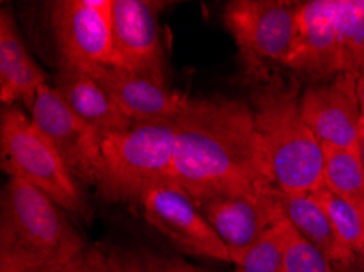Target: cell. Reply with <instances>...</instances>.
I'll use <instances>...</instances> for the list:
<instances>
[{"instance_id":"1","label":"cell","mask_w":364,"mask_h":272,"mask_svg":"<svg viewBox=\"0 0 364 272\" xmlns=\"http://www.w3.org/2000/svg\"><path fill=\"white\" fill-rule=\"evenodd\" d=\"M173 180L196 204L272 190L250 104L225 97L190 98L175 119Z\"/></svg>"},{"instance_id":"2","label":"cell","mask_w":364,"mask_h":272,"mask_svg":"<svg viewBox=\"0 0 364 272\" xmlns=\"http://www.w3.org/2000/svg\"><path fill=\"white\" fill-rule=\"evenodd\" d=\"M301 83L277 70L253 87L250 102L273 187L314 192L323 183V147L301 111Z\"/></svg>"},{"instance_id":"3","label":"cell","mask_w":364,"mask_h":272,"mask_svg":"<svg viewBox=\"0 0 364 272\" xmlns=\"http://www.w3.org/2000/svg\"><path fill=\"white\" fill-rule=\"evenodd\" d=\"M85 246L51 197L23 180L9 178L2 192L0 272H44Z\"/></svg>"},{"instance_id":"4","label":"cell","mask_w":364,"mask_h":272,"mask_svg":"<svg viewBox=\"0 0 364 272\" xmlns=\"http://www.w3.org/2000/svg\"><path fill=\"white\" fill-rule=\"evenodd\" d=\"M364 67V0L299 4L296 40L284 69L318 83Z\"/></svg>"},{"instance_id":"5","label":"cell","mask_w":364,"mask_h":272,"mask_svg":"<svg viewBox=\"0 0 364 272\" xmlns=\"http://www.w3.org/2000/svg\"><path fill=\"white\" fill-rule=\"evenodd\" d=\"M97 190L107 202L141 207L154 187L173 180L175 121L134 123L100 137Z\"/></svg>"},{"instance_id":"6","label":"cell","mask_w":364,"mask_h":272,"mask_svg":"<svg viewBox=\"0 0 364 272\" xmlns=\"http://www.w3.org/2000/svg\"><path fill=\"white\" fill-rule=\"evenodd\" d=\"M0 147L2 168L10 178L38 187L60 209L77 217L87 219L90 215L84 192L58 150L15 104L2 108Z\"/></svg>"},{"instance_id":"7","label":"cell","mask_w":364,"mask_h":272,"mask_svg":"<svg viewBox=\"0 0 364 272\" xmlns=\"http://www.w3.org/2000/svg\"><path fill=\"white\" fill-rule=\"evenodd\" d=\"M301 2L291 0H232L223 20L239 49L247 82L260 85L277 67L286 65L296 40Z\"/></svg>"},{"instance_id":"8","label":"cell","mask_w":364,"mask_h":272,"mask_svg":"<svg viewBox=\"0 0 364 272\" xmlns=\"http://www.w3.org/2000/svg\"><path fill=\"white\" fill-rule=\"evenodd\" d=\"M113 0H58L49 4V23L59 67L90 72L113 64Z\"/></svg>"},{"instance_id":"9","label":"cell","mask_w":364,"mask_h":272,"mask_svg":"<svg viewBox=\"0 0 364 272\" xmlns=\"http://www.w3.org/2000/svg\"><path fill=\"white\" fill-rule=\"evenodd\" d=\"M164 2L113 0L112 67L167 83V58L159 26Z\"/></svg>"},{"instance_id":"10","label":"cell","mask_w":364,"mask_h":272,"mask_svg":"<svg viewBox=\"0 0 364 272\" xmlns=\"http://www.w3.org/2000/svg\"><path fill=\"white\" fill-rule=\"evenodd\" d=\"M30 113L33 123L49 138L75 180L97 186L102 168L98 132L77 116L49 83L40 87Z\"/></svg>"},{"instance_id":"11","label":"cell","mask_w":364,"mask_h":272,"mask_svg":"<svg viewBox=\"0 0 364 272\" xmlns=\"http://www.w3.org/2000/svg\"><path fill=\"white\" fill-rule=\"evenodd\" d=\"M141 209L149 224L180 251L230 263V254L216 230L178 183L168 181L154 187Z\"/></svg>"},{"instance_id":"12","label":"cell","mask_w":364,"mask_h":272,"mask_svg":"<svg viewBox=\"0 0 364 272\" xmlns=\"http://www.w3.org/2000/svg\"><path fill=\"white\" fill-rule=\"evenodd\" d=\"M355 74L311 83L301 95L306 123L322 146L356 148L361 134V109Z\"/></svg>"},{"instance_id":"13","label":"cell","mask_w":364,"mask_h":272,"mask_svg":"<svg viewBox=\"0 0 364 272\" xmlns=\"http://www.w3.org/2000/svg\"><path fill=\"white\" fill-rule=\"evenodd\" d=\"M272 190L263 196H224L196 204L228 248L232 266L281 217Z\"/></svg>"},{"instance_id":"14","label":"cell","mask_w":364,"mask_h":272,"mask_svg":"<svg viewBox=\"0 0 364 272\" xmlns=\"http://www.w3.org/2000/svg\"><path fill=\"white\" fill-rule=\"evenodd\" d=\"M117 102L121 111L134 123L175 121L183 113L190 97L147 77L112 65L88 72Z\"/></svg>"},{"instance_id":"15","label":"cell","mask_w":364,"mask_h":272,"mask_svg":"<svg viewBox=\"0 0 364 272\" xmlns=\"http://www.w3.org/2000/svg\"><path fill=\"white\" fill-rule=\"evenodd\" d=\"M46 75L40 69L21 40L12 15L2 7L0 15V99L4 107L21 102L26 109L33 108Z\"/></svg>"},{"instance_id":"16","label":"cell","mask_w":364,"mask_h":272,"mask_svg":"<svg viewBox=\"0 0 364 272\" xmlns=\"http://www.w3.org/2000/svg\"><path fill=\"white\" fill-rule=\"evenodd\" d=\"M54 88L69 108L90 124L100 137L124 131L134 124L100 82L85 70L59 67Z\"/></svg>"},{"instance_id":"17","label":"cell","mask_w":364,"mask_h":272,"mask_svg":"<svg viewBox=\"0 0 364 272\" xmlns=\"http://www.w3.org/2000/svg\"><path fill=\"white\" fill-rule=\"evenodd\" d=\"M272 197L292 229L321 249L332 263H341L353 256L336 238L327 214L312 192H284L273 187Z\"/></svg>"},{"instance_id":"18","label":"cell","mask_w":364,"mask_h":272,"mask_svg":"<svg viewBox=\"0 0 364 272\" xmlns=\"http://www.w3.org/2000/svg\"><path fill=\"white\" fill-rule=\"evenodd\" d=\"M323 147V185L364 214V163L360 148Z\"/></svg>"},{"instance_id":"19","label":"cell","mask_w":364,"mask_h":272,"mask_svg":"<svg viewBox=\"0 0 364 272\" xmlns=\"http://www.w3.org/2000/svg\"><path fill=\"white\" fill-rule=\"evenodd\" d=\"M327 214L333 232L346 251L355 254L364 246V214L322 185L312 192Z\"/></svg>"},{"instance_id":"20","label":"cell","mask_w":364,"mask_h":272,"mask_svg":"<svg viewBox=\"0 0 364 272\" xmlns=\"http://www.w3.org/2000/svg\"><path fill=\"white\" fill-rule=\"evenodd\" d=\"M289 222L283 215L247 249L232 272H281L288 248Z\"/></svg>"},{"instance_id":"21","label":"cell","mask_w":364,"mask_h":272,"mask_svg":"<svg viewBox=\"0 0 364 272\" xmlns=\"http://www.w3.org/2000/svg\"><path fill=\"white\" fill-rule=\"evenodd\" d=\"M107 253L109 272H191L193 264L147 248L113 246Z\"/></svg>"},{"instance_id":"22","label":"cell","mask_w":364,"mask_h":272,"mask_svg":"<svg viewBox=\"0 0 364 272\" xmlns=\"http://www.w3.org/2000/svg\"><path fill=\"white\" fill-rule=\"evenodd\" d=\"M281 272H335V268L321 249L307 241L289 224L288 248Z\"/></svg>"},{"instance_id":"23","label":"cell","mask_w":364,"mask_h":272,"mask_svg":"<svg viewBox=\"0 0 364 272\" xmlns=\"http://www.w3.org/2000/svg\"><path fill=\"white\" fill-rule=\"evenodd\" d=\"M44 272H109L107 253L97 246H85L65 263Z\"/></svg>"},{"instance_id":"24","label":"cell","mask_w":364,"mask_h":272,"mask_svg":"<svg viewBox=\"0 0 364 272\" xmlns=\"http://www.w3.org/2000/svg\"><path fill=\"white\" fill-rule=\"evenodd\" d=\"M335 272H364V246L348 259L333 263Z\"/></svg>"},{"instance_id":"25","label":"cell","mask_w":364,"mask_h":272,"mask_svg":"<svg viewBox=\"0 0 364 272\" xmlns=\"http://www.w3.org/2000/svg\"><path fill=\"white\" fill-rule=\"evenodd\" d=\"M356 93H358V102H360V109H361V123L364 126V67L358 72Z\"/></svg>"},{"instance_id":"26","label":"cell","mask_w":364,"mask_h":272,"mask_svg":"<svg viewBox=\"0 0 364 272\" xmlns=\"http://www.w3.org/2000/svg\"><path fill=\"white\" fill-rule=\"evenodd\" d=\"M358 148H360L363 163H364V126L361 127V134H360V142H358Z\"/></svg>"},{"instance_id":"27","label":"cell","mask_w":364,"mask_h":272,"mask_svg":"<svg viewBox=\"0 0 364 272\" xmlns=\"http://www.w3.org/2000/svg\"><path fill=\"white\" fill-rule=\"evenodd\" d=\"M191 272H223V271H209V269H204V268H196V266H193ZM232 272V271H230Z\"/></svg>"}]
</instances>
